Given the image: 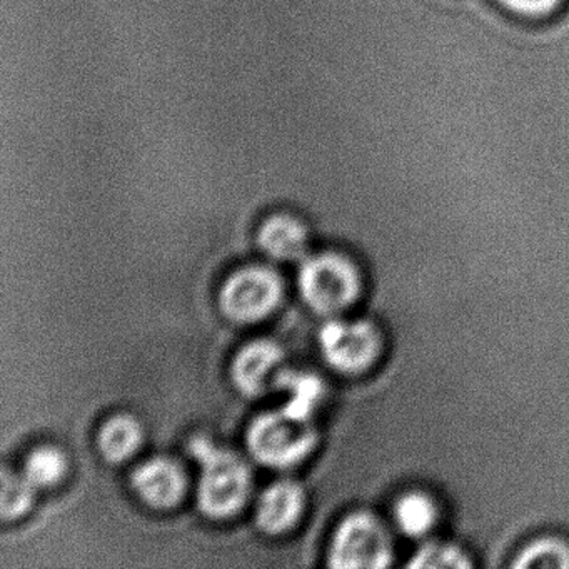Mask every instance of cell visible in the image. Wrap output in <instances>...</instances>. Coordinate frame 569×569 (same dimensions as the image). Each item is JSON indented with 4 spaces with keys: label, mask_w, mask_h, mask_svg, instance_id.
I'll list each match as a JSON object with an SVG mask.
<instances>
[{
    "label": "cell",
    "mask_w": 569,
    "mask_h": 569,
    "mask_svg": "<svg viewBox=\"0 0 569 569\" xmlns=\"http://www.w3.org/2000/svg\"><path fill=\"white\" fill-rule=\"evenodd\" d=\"M191 452L201 466L199 508L209 518H228L248 499L251 475L234 452L218 448L204 438L192 439Z\"/></svg>",
    "instance_id": "6da1fadb"
},
{
    "label": "cell",
    "mask_w": 569,
    "mask_h": 569,
    "mask_svg": "<svg viewBox=\"0 0 569 569\" xmlns=\"http://www.w3.org/2000/svg\"><path fill=\"white\" fill-rule=\"evenodd\" d=\"M299 289L312 311L335 316L358 298V271L342 256L331 252L312 256L302 262Z\"/></svg>",
    "instance_id": "7a4b0ae2"
},
{
    "label": "cell",
    "mask_w": 569,
    "mask_h": 569,
    "mask_svg": "<svg viewBox=\"0 0 569 569\" xmlns=\"http://www.w3.org/2000/svg\"><path fill=\"white\" fill-rule=\"evenodd\" d=\"M315 445L316 432L309 421H299L282 411L259 416L248 431L249 451L272 468L298 465Z\"/></svg>",
    "instance_id": "3957f363"
},
{
    "label": "cell",
    "mask_w": 569,
    "mask_h": 569,
    "mask_svg": "<svg viewBox=\"0 0 569 569\" xmlns=\"http://www.w3.org/2000/svg\"><path fill=\"white\" fill-rule=\"evenodd\" d=\"M391 558V536L369 512L349 515L336 529L329 549V566L338 569H382Z\"/></svg>",
    "instance_id": "277c9868"
},
{
    "label": "cell",
    "mask_w": 569,
    "mask_h": 569,
    "mask_svg": "<svg viewBox=\"0 0 569 569\" xmlns=\"http://www.w3.org/2000/svg\"><path fill=\"white\" fill-rule=\"evenodd\" d=\"M282 286L278 274L261 266L234 272L222 286L219 302L222 312L232 321L252 322L268 316L281 299Z\"/></svg>",
    "instance_id": "5b68a950"
},
{
    "label": "cell",
    "mask_w": 569,
    "mask_h": 569,
    "mask_svg": "<svg viewBox=\"0 0 569 569\" xmlns=\"http://www.w3.org/2000/svg\"><path fill=\"white\" fill-rule=\"evenodd\" d=\"M326 361L341 372H361L378 358L381 339L366 321L332 319L319 332Z\"/></svg>",
    "instance_id": "8992f818"
},
{
    "label": "cell",
    "mask_w": 569,
    "mask_h": 569,
    "mask_svg": "<svg viewBox=\"0 0 569 569\" xmlns=\"http://www.w3.org/2000/svg\"><path fill=\"white\" fill-rule=\"evenodd\" d=\"M282 351L271 341H256L246 346L232 362V379L239 391L246 396L264 395L272 385L276 386V375Z\"/></svg>",
    "instance_id": "52a82bcc"
},
{
    "label": "cell",
    "mask_w": 569,
    "mask_h": 569,
    "mask_svg": "<svg viewBox=\"0 0 569 569\" xmlns=\"http://www.w3.org/2000/svg\"><path fill=\"white\" fill-rule=\"evenodd\" d=\"M132 486L148 505L172 508L184 496L186 478L171 459L152 458L132 472Z\"/></svg>",
    "instance_id": "ba28073f"
},
{
    "label": "cell",
    "mask_w": 569,
    "mask_h": 569,
    "mask_svg": "<svg viewBox=\"0 0 569 569\" xmlns=\"http://www.w3.org/2000/svg\"><path fill=\"white\" fill-rule=\"evenodd\" d=\"M305 506L302 489L292 481H278L269 486L258 502L259 528L269 535L288 531L301 515Z\"/></svg>",
    "instance_id": "9c48e42d"
},
{
    "label": "cell",
    "mask_w": 569,
    "mask_h": 569,
    "mask_svg": "<svg viewBox=\"0 0 569 569\" xmlns=\"http://www.w3.org/2000/svg\"><path fill=\"white\" fill-rule=\"evenodd\" d=\"M262 251L279 261H296L302 258L308 244L305 226L291 216L278 214L269 218L259 229Z\"/></svg>",
    "instance_id": "30bf717a"
},
{
    "label": "cell",
    "mask_w": 569,
    "mask_h": 569,
    "mask_svg": "<svg viewBox=\"0 0 569 569\" xmlns=\"http://www.w3.org/2000/svg\"><path fill=\"white\" fill-rule=\"evenodd\" d=\"M276 386L289 391L282 412L299 421H309L322 398L321 379L309 372L284 371L279 372Z\"/></svg>",
    "instance_id": "8fae6325"
},
{
    "label": "cell",
    "mask_w": 569,
    "mask_h": 569,
    "mask_svg": "<svg viewBox=\"0 0 569 569\" xmlns=\"http://www.w3.org/2000/svg\"><path fill=\"white\" fill-rule=\"evenodd\" d=\"M142 441V429L132 416L119 415L109 419L99 432V449L108 461L128 459Z\"/></svg>",
    "instance_id": "7c38bea8"
},
{
    "label": "cell",
    "mask_w": 569,
    "mask_h": 569,
    "mask_svg": "<svg viewBox=\"0 0 569 569\" xmlns=\"http://www.w3.org/2000/svg\"><path fill=\"white\" fill-rule=\"evenodd\" d=\"M395 521L399 531L411 536V538H419L435 525V505L428 496L421 495V492H409L396 502Z\"/></svg>",
    "instance_id": "4fadbf2b"
},
{
    "label": "cell",
    "mask_w": 569,
    "mask_h": 569,
    "mask_svg": "<svg viewBox=\"0 0 569 569\" xmlns=\"http://www.w3.org/2000/svg\"><path fill=\"white\" fill-rule=\"evenodd\" d=\"M516 569H569V548L559 539H538L512 562Z\"/></svg>",
    "instance_id": "5bb4252c"
},
{
    "label": "cell",
    "mask_w": 569,
    "mask_h": 569,
    "mask_svg": "<svg viewBox=\"0 0 569 569\" xmlns=\"http://www.w3.org/2000/svg\"><path fill=\"white\" fill-rule=\"evenodd\" d=\"M495 8L521 22H548L558 18L568 0H491Z\"/></svg>",
    "instance_id": "9a60e30c"
},
{
    "label": "cell",
    "mask_w": 569,
    "mask_h": 569,
    "mask_svg": "<svg viewBox=\"0 0 569 569\" xmlns=\"http://www.w3.org/2000/svg\"><path fill=\"white\" fill-rule=\"evenodd\" d=\"M66 458L59 449L38 448L26 461L24 475L36 488L56 485L66 472Z\"/></svg>",
    "instance_id": "2e32d148"
},
{
    "label": "cell",
    "mask_w": 569,
    "mask_h": 569,
    "mask_svg": "<svg viewBox=\"0 0 569 569\" xmlns=\"http://www.w3.org/2000/svg\"><path fill=\"white\" fill-rule=\"evenodd\" d=\"M36 486L26 475L4 471L2 475V495H0V512L2 518L14 519L31 508Z\"/></svg>",
    "instance_id": "e0dca14e"
},
{
    "label": "cell",
    "mask_w": 569,
    "mask_h": 569,
    "mask_svg": "<svg viewBox=\"0 0 569 569\" xmlns=\"http://www.w3.org/2000/svg\"><path fill=\"white\" fill-rule=\"evenodd\" d=\"M411 569H465L471 566L465 552L445 542L431 541L422 545L408 562Z\"/></svg>",
    "instance_id": "ac0fdd59"
}]
</instances>
